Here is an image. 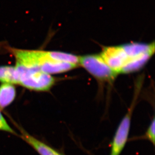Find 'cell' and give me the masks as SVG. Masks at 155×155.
<instances>
[{
    "mask_svg": "<svg viewBox=\"0 0 155 155\" xmlns=\"http://www.w3.org/2000/svg\"><path fill=\"white\" fill-rule=\"evenodd\" d=\"M0 130L8 132L13 135H18L15 130L12 129V127H11L8 124L6 119H5V117L2 114L1 109H0Z\"/></svg>",
    "mask_w": 155,
    "mask_h": 155,
    "instance_id": "obj_10",
    "label": "cell"
},
{
    "mask_svg": "<svg viewBox=\"0 0 155 155\" xmlns=\"http://www.w3.org/2000/svg\"><path fill=\"white\" fill-rule=\"evenodd\" d=\"M8 52L15 57L16 64L38 69L49 74L68 71L78 67L71 63L59 61L53 58L51 51L26 50L7 46Z\"/></svg>",
    "mask_w": 155,
    "mask_h": 155,
    "instance_id": "obj_1",
    "label": "cell"
},
{
    "mask_svg": "<svg viewBox=\"0 0 155 155\" xmlns=\"http://www.w3.org/2000/svg\"><path fill=\"white\" fill-rule=\"evenodd\" d=\"M0 82L2 84H17L16 70L15 66H0Z\"/></svg>",
    "mask_w": 155,
    "mask_h": 155,
    "instance_id": "obj_8",
    "label": "cell"
},
{
    "mask_svg": "<svg viewBox=\"0 0 155 155\" xmlns=\"http://www.w3.org/2000/svg\"><path fill=\"white\" fill-rule=\"evenodd\" d=\"M79 65L100 82L111 84L117 76V74L107 64L100 54L79 57Z\"/></svg>",
    "mask_w": 155,
    "mask_h": 155,
    "instance_id": "obj_3",
    "label": "cell"
},
{
    "mask_svg": "<svg viewBox=\"0 0 155 155\" xmlns=\"http://www.w3.org/2000/svg\"><path fill=\"white\" fill-rule=\"evenodd\" d=\"M16 89L13 84H2L0 85V109L3 110L15 100Z\"/></svg>",
    "mask_w": 155,
    "mask_h": 155,
    "instance_id": "obj_7",
    "label": "cell"
},
{
    "mask_svg": "<svg viewBox=\"0 0 155 155\" xmlns=\"http://www.w3.org/2000/svg\"><path fill=\"white\" fill-rule=\"evenodd\" d=\"M17 84L30 91L46 92L55 84V78L38 69L16 64Z\"/></svg>",
    "mask_w": 155,
    "mask_h": 155,
    "instance_id": "obj_2",
    "label": "cell"
},
{
    "mask_svg": "<svg viewBox=\"0 0 155 155\" xmlns=\"http://www.w3.org/2000/svg\"><path fill=\"white\" fill-rule=\"evenodd\" d=\"M155 120L153 117L149 126L148 127L146 132L143 136V139H145L151 142L153 145L155 144Z\"/></svg>",
    "mask_w": 155,
    "mask_h": 155,
    "instance_id": "obj_9",
    "label": "cell"
},
{
    "mask_svg": "<svg viewBox=\"0 0 155 155\" xmlns=\"http://www.w3.org/2000/svg\"><path fill=\"white\" fill-rule=\"evenodd\" d=\"M138 95L134 97L126 114L121 120L111 142L110 155H120L128 140L132 117L137 104Z\"/></svg>",
    "mask_w": 155,
    "mask_h": 155,
    "instance_id": "obj_4",
    "label": "cell"
},
{
    "mask_svg": "<svg viewBox=\"0 0 155 155\" xmlns=\"http://www.w3.org/2000/svg\"><path fill=\"white\" fill-rule=\"evenodd\" d=\"M18 127L20 132L21 138L30 145L40 155H63L51 147L32 136L22 127Z\"/></svg>",
    "mask_w": 155,
    "mask_h": 155,
    "instance_id": "obj_6",
    "label": "cell"
},
{
    "mask_svg": "<svg viewBox=\"0 0 155 155\" xmlns=\"http://www.w3.org/2000/svg\"><path fill=\"white\" fill-rule=\"evenodd\" d=\"M100 55L107 64L117 74L121 73L128 61L122 45L104 48Z\"/></svg>",
    "mask_w": 155,
    "mask_h": 155,
    "instance_id": "obj_5",
    "label": "cell"
}]
</instances>
